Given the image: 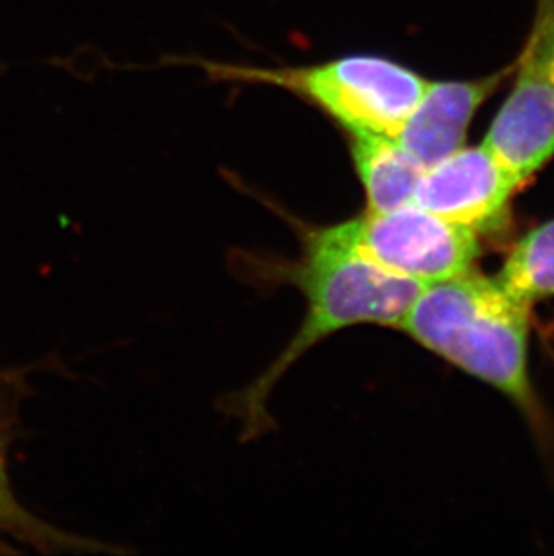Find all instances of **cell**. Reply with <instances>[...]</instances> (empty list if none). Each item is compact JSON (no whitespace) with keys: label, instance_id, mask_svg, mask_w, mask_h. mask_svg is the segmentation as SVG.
I'll list each match as a JSON object with an SVG mask.
<instances>
[{"label":"cell","instance_id":"6da1fadb","mask_svg":"<svg viewBox=\"0 0 554 556\" xmlns=\"http://www.w3.org/2000/svg\"><path fill=\"white\" fill-rule=\"evenodd\" d=\"M287 220L301 243L295 260L254 252L232 257L236 273L249 283L292 285L306 303L303 323L281 353L249 386L222 400V410L240 420L241 441L273 431L268 400L279 380L310 350L351 326L398 328L425 287L361 254L340 237L335 224L314 226L290 216Z\"/></svg>","mask_w":554,"mask_h":556},{"label":"cell","instance_id":"7a4b0ae2","mask_svg":"<svg viewBox=\"0 0 554 556\" xmlns=\"http://www.w3.org/2000/svg\"><path fill=\"white\" fill-rule=\"evenodd\" d=\"M531 308L495 276L471 268L454 278L425 285L398 330L531 410Z\"/></svg>","mask_w":554,"mask_h":556},{"label":"cell","instance_id":"3957f363","mask_svg":"<svg viewBox=\"0 0 554 556\" xmlns=\"http://www.w3.org/2000/svg\"><path fill=\"white\" fill-rule=\"evenodd\" d=\"M216 76L270 84L303 96L348 134L394 137L429 79L394 60L351 54L314 67L254 68L213 65Z\"/></svg>","mask_w":554,"mask_h":556},{"label":"cell","instance_id":"277c9868","mask_svg":"<svg viewBox=\"0 0 554 556\" xmlns=\"http://www.w3.org/2000/svg\"><path fill=\"white\" fill-rule=\"evenodd\" d=\"M356 251L391 273L429 285L468 273L479 257V235L416 204L367 211L335 224Z\"/></svg>","mask_w":554,"mask_h":556},{"label":"cell","instance_id":"5b68a950","mask_svg":"<svg viewBox=\"0 0 554 556\" xmlns=\"http://www.w3.org/2000/svg\"><path fill=\"white\" fill-rule=\"evenodd\" d=\"M513 71L517 76L482 144L524 188L554 157V81L531 37Z\"/></svg>","mask_w":554,"mask_h":556},{"label":"cell","instance_id":"8992f818","mask_svg":"<svg viewBox=\"0 0 554 556\" xmlns=\"http://www.w3.org/2000/svg\"><path fill=\"white\" fill-rule=\"evenodd\" d=\"M520 189L482 142L465 144L425 168L413 204L479 235L506 218L513 194Z\"/></svg>","mask_w":554,"mask_h":556},{"label":"cell","instance_id":"52a82bcc","mask_svg":"<svg viewBox=\"0 0 554 556\" xmlns=\"http://www.w3.org/2000/svg\"><path fill=\"white\" fill-rule=\"evenodd\" d=\"M512 73L513 65H509L484 78L429 79L394 139L424 168L440 163L441 159L465 147L477 112Z\"/></svg>","mask_w":554,"mask_h":556},{"label":"cell","instance_id":"ba28073f","mask_svg":"<svg viewBox=\"0 0 554 556\" xmlns=\"http://www.w3.org/2000/svg\"><path fill=\"white\" fill-rule=\"evenodd\" d=\"M353 166L366 193L367 211H391L413 204L425 168L396 139L377 134H350Z\"/></svg>","mask_w":554,"mask_h":556},{"label":"cell","instance_id":"9c48e42d","mask_svg":"<svg viewBox=\"0 0 554 556\" xmlns=\"http://www.w3.org/2000/svg\"><path fill=\"white\" fill-rule=\"evenodd\" d=\"M515 298L537 305L554 295V220L526 232L495 276Z\"/></svg>","mask_w":554,"mask_h":556},{"label":"cell","instance_id":"30bf717a","mask_svg":"<svg viewBox=\"0 0 554 556\" xmlns=\"http://www.w3.org/2000/svg\"><path fill=\"white\" fill-rule=\"evenodd\" d=\"M0 526L10 530L13 535L21 536L22 541L40 547L43 552L119 553V547L109 546L103 542L84 539V536L71 535L65 531L56 530L53 526L43 525L32 514H27L11 494L2 454H0Z\"/></svg>","mask_w":554,"mask_h":556},{"label":"cell","instance_id":"8fae6325","mask_svg":"<svg viewBox=\"0 0 554 556\" xmlns=\"http://www.w3.org/2000/svg\"><path fill=\"white\" fill-rule=\"evenodd\" d=\"M554 81V0H537L531 35Z\"/></svg>","mask_w":554,"mask_h":556}]
</instances>
